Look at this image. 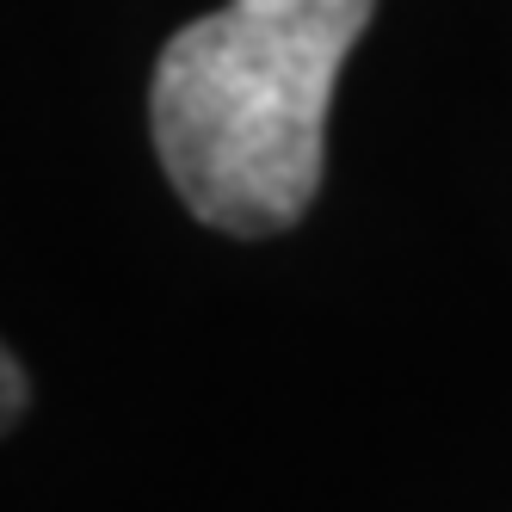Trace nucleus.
I'll return each mask as SVG.
<instances>
[{
	"instance_id": "f257e3e1",
	"label": "nucleus",
	"mask_w": 512,
	"mask_h": 512,
	"mask_svg": "<svg viewBox=\"0 0 512 512\" xmlns=\"http://www.w3.org/2000/svg\"><path fill=\"white\" fill-rule=\"evenodd\" d=\"M371 13L377 0H229L167 38L149 118L198 223L278 235L309 210L334 81Z\"/></svg>"
},
{
	"instance_id": "f03ea898",
	"label": "nucleus",
	"mask_w": 512,
	"mask_h": 512,
	"mask_svg": "<svg viewBox=\"0 0 512 512\" xmlns=\"http://www.w3.org/2000/svg\"><path fill=\"white\" fill-rule=\"evenodd\" d=\"M0 383H7V420L19 414V401H25V377H19V364L7 358V371H0Z\"/></svg>"
}]
</instances>
